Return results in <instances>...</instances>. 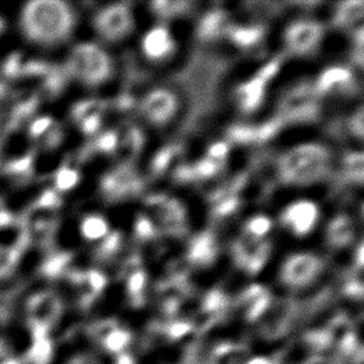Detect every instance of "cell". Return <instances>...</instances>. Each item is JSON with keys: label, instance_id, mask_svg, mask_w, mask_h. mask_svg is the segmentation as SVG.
Wrapping results in <instances>:
<instances>
[{"label": "cell", "instance_id": "obj_1", "mask_svg": "<svg viewBox=\"0 0 364 364\" xmlns=\"http://www.w3.org/2000/svg\"><path fill=\"white\" fill-rule=\"evenodd\" d=\"M23 24L26 35L35 41L55 43L70 34L74 15L63 1L39 0L26 5Z\"/></svg>", "mask_w": 364, "mask_h": 364}, {"label": "cell", "instance_id": "obj_2", "mask_svg": "<svg viewBox=\"0 0 364 364\" xmlns=\"http://www.w3.org/2000/svg\"><path fill=\"white\" fill-rule=\"evenodd\" d=\"M331 154L321 144H302L286 152L279 161V173L289 184H310L325 177L330 169Z\"/></svg>", "mask_w": 364, "mask_h": 364}, {"label": "cell", "instance_id": "obj_3", "mask_svg": "<svg viewBox=\"0 0 364 364\" xmlns=\"http://www.w3.org/2000/svg\"><path fill=\"white\" fill-rule=\"evenodd\" d=\"M69 69L77 79L99 85L112 75V61L104 50L92 44L76 46L70 56Z\"/></svg>", "mask_w": 364, "mask_h": 364}, {"label": "cell", "instance_id": "obj_4", "mask_svg": "<svg viewBox=\"0 0 364 364\" xmlns=\"http://www.w3.org/2000/svg\"><path fill=\"white\" fill-rule=\"evenodd\" d=\"M95 24L105 39L109 41L121 40L132 31V13L126 4L109 5L100 11Z\"/></svg>", "mask_w": 364, "mask_h": 364}, {"label": "cell", "instance_id": "obj_5", "mask_svg": "<svg viewBox=\"0 0 364 364\" xmlns=\"http://www.w3.org/2000/svg\"><path fill=\"white\" fill-rule=\"evenodd\" d=\"M142 179L128 166H121L105 176L101 189L109 200H122L142 191Z\"/></svg>", "mask_w": 364, "mask_h": 364}, {"label": "cell", "instance_id": "obj_6", "mask_svg": "<svg viewBox=\"0 0 364 364\" xmlns=\"http://www.w3.org/2000/svg\"><path fill=\"white\" fill-rule=\"evenodd\" d=\"M322 36V25L315 21H297L286 30V44L296 54H306L315 49Z\"/></svg>", "mask_w": 364, "mask_h": 364}, {"label": "cell", "instance_id": "obj_7", "mask_svg": "<svg viewBox=\"0 0 364 364\" xmlns=\"http://www.w3.org/2000/svg\"><path fill=\"white\" fill-rule=\"evenodd\" d=\"M318 215L320 213L316 204L300 200L286 208L285 212L282 213L281 222L296 235L304 237L314 229L318 220Z\"/></svg>", "mask_w": 364, "mask_h": 364}, {"label": "cell", "instance_id": "obj_8", "mask_svg": "<svg viewBox=\"0 0 364 364\" xmlns=\"http://www.w3.org/2000/svg\"><path fill=\"white\" fill-rule=\"evenodd\" d=\"M158 209V218L166 232L172 235H183L187 232V215L182 204L171 198L154 197L148 200Z\"/></svg>", "mask_w": 364, "mask_h": 364}, {"label": "cell", "instance_id": "obj_9", "mask_svg": "<svg viewBox=\"0 0 364 364\" xmlns=\"http://www.w3.org/2000/svg\"><path fill=\"white\" fill-rule=\"evenodd\" d=\"M178 104L176 96L167 90H156L143 100L142 112L148 121L154 124H163L172 119Z\"/></svg>", "mask_w": 364, "mask_h": 364}, {"label": "cell", "instance_id": "obj_10", "mask_svg": "<svg viewBox=\"0 0 364 364\" xmlns=\"http://www.w3.org/2000/svg\"><path fill=\"white\" fill-rule=\"evenodd\" d=\"M234 249L239 260L244 261L251 267H257L264 262L266 256L269 255L270 244L265 240L245 235L235 242Z\"/></svg>", "mask_w": 364, "mask_h": 364}, {"label": "cell", "instance_id": "obj_11", "mask_svg": "<svg viewBox=\"0 0 364 364\" xmlns=\"http://www.w3.org/2000/svg\"><path fill=\"white\" fill-rule=\"evenodd\" d=\"M143 51L149 59H161L174 49L172 36L166 28H154L143 39Z\"/></svg>", "mask_w": 364, "mask_h": 364}, {"label": "cell", "instance_id": "obj_12", "mask_svg": "<svg viewBox=\"0 0 364 364\" xmlns=\"http://www.w3.org/2000/svg\"><path fill=\"white\" fill-rule=\"evenodd\" d=\"M284 119H312L317 111L315 100L307 92H295L286 100L284 104ZM284 119L282 121H284Z\"/></svg>", "mask_w": 364, "mask_h": 364}, {"label": "cell", "instance_id": "obj_13", "mask_svg": "<svg viewBox=\"0 0 364 364\" xmlns=\"http://www.w3.org/2000/svg\"><path fill=\"white\" fill-rule=\"evenodd\" d=\"M265 89L266 81L259 77L257 75L249 82L242 85L237 90V97H239L242 109L245 112H251L257 109L264 99Z\"/></svg>", "mask_w": 364, "mask_h": 364}, {"label": "cell", "instance_id": "obj_14", "mask_svg": "<svg viewBox=\"0 0 364 364\" xmlns=\"http://www.w3.org/2000/svg\"><path fill=\"white\" fill-rule=\"evenodd\" d=\"M355 235V224L347 215L336 217L327 228V239L333 247L348 245Z\"/></svg>", "mask_w": 364, "mask_h": 364}, {"label": "cell", "instance_id": "obj_15", "mask_svg": "<svg viewBox=\"0 0 364 364\" xmlns=\"http://www.w3.org/2000/svg\"><path fill=\"white\" fill-rule=\"evenodd\" d=\"M318 257L309 254L296 255L286 265V275L290 280H304L320 269Z\"/></svg>", "mask_w": 364, "mask_h": 364}, {"label": "cell", "instance_id": "obj_16", "mask_svg": "<svg viewBox=\"0 0 364 364\" xmlns=\"http://www.w3.org/2000/svg\"><path fill=\"white\" fill-rule=\"evenodd\" d=\"M229 30L228 16L222 10L209 11L198 26V36L203 40H213Z\"/></svg>", "mask_w": 364, "mask_h": 364}, {"label": "cell", "instance_id": "obj_17", "mask_svg": "<svg viewBox=\"0 0 364 364\" xmlns=\"http://www.w3.org/2000/svg\"><path fill=\"white\" fill-rule=\"evenodd\" d=\"M350 80H352V73L350 70L341 66L330 68L321 74L320 79L317 81L316 91L318 94H325L333 89L335 86L350 82Z\"/></svg>", "mask_w": 364, "mask_h": 364}, {"label": "cell", "instance_id": "obj_18", "mask_svg": "<svg viewBox=\"0 0 364 364\" xmlns=\"http://www.w3.org/2000/svg\"><path fill=\"white\" fill-rule=\"evenodd\" d=\"M217 251L215 237L210 232H202L193 239L189 255L191 259L199 262L212 260Z\"/></svg>", "mask_w": 364, "mask_h": 364}, {"label": "cell", "instance_id": "obj_19", "mask_svg": "<svg viewBox=\"0 0 364 364\" xmlns=\"http://www.w3.org/2000/svg\"><path fill=\"white\" fill-rule=\"evenodd\" d=\"M364 3L352 0L341 3L336 13L335 23L338 26H350L363 18Z\"/></svg>", "mask_w": 364, "mask_h": 364}, {"label": "cell", "instance_id": "obj_20", "mask_svg": "<svg viewBox=\"0 0 364 364\" xmlns=\"http://www.w3.org/2000/svg\"><path fill=\"white\" fill-rule=\"evenodd\" d=\"M81 232L89 240L102 239L109 235V224L100 215H90L82 220Z\"/></svg>", "mask_w": 364, "mask_h": 364}, {"label": "cell", "instance_id": "obj_21", "mask_svg": "<svg viewBox=\"0 0 364 364\" xmlns=\"http://www.w3.org/2000/svg\"><path fill=\"white\" fill-rule=\"evenodd\" d=\"M229 35L235 44L242 48H249L251 45L260 41L264 29L260 26H250V28H229Z\"/></svg>", "mask_w": 364, "mask_h": 364}, {"label": "cell", "instance_id": "obj_22", "mask_svg": "<svg viewBox=\"0 0 364 364\" xmlns=\"http://www.w3.org/2000/svg\"><path fill=\"white\" fill-rule=\"evenodd\" d=\"M272 222L267 217H255L246 223V235L254 239H262L270 232Z\"/></svg>", "mask_w": 364, "mask_h": 364}, {"label": "cell", "instance_id": "obj_23", "mask_svg": "<svg viewBox=\"0 0 364 364\" xmlns=\"http://www.w3.org/2000/svg\"><path fill=\"white\" fill-rule=\"evenodd\" d=\"M189 3L186 1H154L152 3V8L157 14L169 18L173 15H178L186 11Z\"/></svg>", "mask_w": 364, "mask_h": 364}, {"label": "cell", "instance_id": "obj_24", "mask_svg": "<svg viewBox=\"0 0 364 364\" xmlns=\"http://www.w3.org/2000/svg\"><path fill=\"white\" fill-rule=\"evenodd\" d=\"M346 169L355 182H363V154L352 153L350 156H347L346 157Z\"/></svg>", "mask_w": 364, "mask_h": 364}, {"label": "cell", "instance_id": "obj_25", "mask_svg": "<svg viewBox=\"0 0 364 364\" xmlns=\"http://www.w3.org/2000/svg\"><path fill=\"white\" fill-rule=\"evenodd\" d=\"M229 138L237 143L257 142L256 139V127L251 126H232L228 131Z\"/></svg>", "mask_w": 364, "mask_h": 364}, {"label": "cell", "instance_id": "obj_26", "mask_svg": "<svg viewBox=\"0 0 364 364\" xmlns=\"http://www.w3.org/2000/svg\"><path fill=\"white\" fill-rule=\"evenodd\" d=\"M18 255L13 249L0 245V279H4L14 270Z\"/></svg>", "mask_w": 364, "mask_h": 364}, {"label": "cell", "instance_id": "obj_27", "mask_svg": "<svg viewBox=\"0 0 364 364\" xmlns=\"http://www.w3.org/2000/svg\"><path fill=\"white\" fill-rule=\"evenodd\" d=\"M176 156V151L173 148H162L159 152L153 158L152 171L156 174H161L164 172Z\"/></svg>", "mask_w": 364, "mask_h": 364}, {"label": "cell", "instance_id": "obj_28", "mask_svg": "<svg viewBox=\"0 0 364 364\" xmlns=\"http://www.w3.org/2000/svg\"><path fill=\"white\" fill-rule=\"evenodd\" d=\"M284 121L281 119H271L269 122L264 123L262 126L256 127V139L257 142H265L271 137H274L276 133L280 131Z\"/></svg>", "mask_w": 364, "mask_h": 364}, {"label": "cell", "instance_id": "obj_29", "mask_svg": "<svg viewBox=\"0 0 364 364\" xmlns=\"http://www.w3.org/2000/svg\"><path fill=\"white\" fill-rule=\"evenodd\" d=\"M219 168H220L219 163L213 161L210 158H207V159L199 161L192 168V171L194 178H209L217 174L219 172Z\"/></svg>", "mask_w": 364, "mask_h": 364}, {"label": "cell", "instance_id": "obj_30", "mask_svg": "<svg viewBox=\"0 0 364 364\" xmlns=\"http://www.w3.org/2000/svg\"><path fill=\"white\" fill-rule=\"evenodd\" d=\"M134 232L138 239H152L156 237V228L153 225L152 220L146 215L138 217Z\"/></svg>", "mask_w": 364, "mask_h": 364}, {"label": "cell", "instance_id": "obj_31", "mask_svg": "<svg viewBox=\"0 0 364 364\" xmlns=\"http://www.w3.org/2000/svg\"><path fill=\"white\" fill-rule=\"evenodd\" d=\"M0 364H24L16 350L3 340H0Z\"/></svg>", "mask_w": 364, "mask_h": 364}, {"label": "cell", "instance_id": "obj_32", "mask_svg": "<svg viewBox=\"0 0 364 364\" xmlns=\"http://www.w3.org/2000/svg\"><path fill=\"white\" fill-rule=\"evenodd\" d=\"M239 207V199L237 197H223L219 199L214 210L219 217H225L237 210Z\"/></svg>", "mask_w": 364, "mask_h": 364}, {"label": "cell", "instance_id": "obj_33", "mask_svg": "<svg viewBox=\"0 0 364 364\" xmlns=\"http://www.w3.org/2000/svg\"><path fill=\"white\" fill-rule=\"evenodd\" d=\"M79 181V174L73 169H63L58 176V186L60 189H70Z\"/></svg>", "mask_w": 364, "mask_h": 364}, {"label": "cell", "instance_id": "obj_34", "mask_svg": "<svg viewBox=\"0 0 364 364\" xmlns=\"http://www.w3.org/2000/svg\"><path fill=\"white\" fill-rule=\"evenodd\" d=\"M117 142H119L117 134L114 132H107L97 139L96 147L104 152H112L114 148L117 147Z\"/></svg>", "mask_w": 364, "mask_h": 364}, {"label": "cell", "instance_id": "obj_35", "mask_svg": "<svg viewBox=\"0 0 364 364\" xmlns=\"http://www.w3.org/2000/svg\"><path fill=\"white\" fill-rule=\"evenodd\" d=\"M229 153V146L227 143L219 142L213 144L212 147L209 148V158L213 161H222L224 158L227 157Z\"/></svg>", "mask_w": 364, "mask_h": 364}, {"label": "cell", "instance_id": "obj_36", "mask_svg": "<svg viewBox=\"0 0 364 364\" xmlns=\"http://www.w3.org/2000/svg\"><path fill=\"white\" fill-rule=\"evenodd\" d=\"M121 239L122 235L121 232H114L109 234L107 237H105L104 244H102V250L105 252H112V251L119 249V244H121Z\"/></svg>", "mask_w": 364, "mask_h": 364}, {"label": "cell", "instance_id": "obj_37", "mask_svg": "<svg viewBox=\"0 0 364 364\" xmlns=\"http://www.w3.org/2000/svg\"><path fill=\"white\" fill-rule=\"evenodd\" d=\"M279 68H280V63H279L277 60L271 61L270 64L266 65L265 68H262V69L259 71L257 76L267 82L271 77L275 76L276 73L279 71Z\"/></svg>", "mask_w": 364, "mask_h": 364}, {"label": "cell", "instance_id": "obj_38", "mask_svg": "<svg viewBox=\"0 0 364 364\" xmlns=\"http://www.w3.org/2000/svg\"><path fill=\"white\" fill-rule=\"evenodd\" d=\"M352 129L355 136L362 139L363 138V109H360L358 114H355L352 121Z\"/></svg>", "mask_w": 364, "mask_h": 364}, {"label": "cell", "instance_id": "obj_39", "mask_svg": "<svg viewBox=\"0 0 364 364\" xmlns=\"http://www.w3.org/2000/svg\"><path fill=\"white\" fill-rule=\"evenodd\" d=\"M176 178L181 182H187V181H192L194 179V174H193L192 168L189 167H179L176 172Z\"/></svg>", "mask_w": 364, "mask_h": 364}, {"label": "cell", "instance_id": "obj_40", "mask_svg": "<svg viewBox=\"0 0 364 364\" xmlns=\"http://www.w3.org/2000/svg\"><path fill=\"white\" fill-rule=\"evenodd\" d=\"M9 220V214H8L6 210H5L4 204H3L1 199H0V225H5V224H8Z\"/></svg>", "mask_w": 364, "mask_h": 364}]
</instances>
